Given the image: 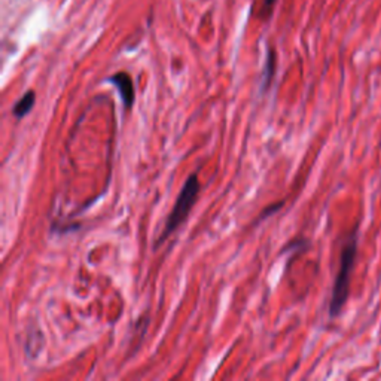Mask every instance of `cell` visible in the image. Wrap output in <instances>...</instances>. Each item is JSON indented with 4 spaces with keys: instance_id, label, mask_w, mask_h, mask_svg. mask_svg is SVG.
Returning a JSON list of instances; mask_svg holds the SVG:
<instances>
[{
    "instance_id": "cell-1",
    "label": "cell",
    "mask_w": 381,
    "mask_h": 381,
    "mask_svg": "<svg viewBox=\"0 0 381 381\" xmlns=\"http://www.w3.org/2000/svg\"><path fill=\"white\" fill-rule=\"evenodd\" d=\"M198 192H200V182H198V176L197 175H190L183 188L180 190L179 197H177L175 207L172 210V213L168 215L167 222H165V226L162 230L160 238L157 240L155 243V247H160L162 243L176 231L177 228L186 220L188 215H189L190 208L194 207L195 201H197V197H198Z\"/></svg>"
},
{
    "instance_id": "cell-2",
    "label": "cell",
    "mask_w": 381,
    "mask_h": 381,
    "mask_svg": "<svg viewBox=\"0 0 381 381\" xmlns=\"http://www.w3.org/2000/svg\"><path fill=\"white\" fill-rule=\"evenodd\" d=\"M356 258V237H350L347 244L342 247L341 252V259H339V271L337 274V279L334 283L332 289V298L329 304V314L335 317L339 314L341 308L344 307L349 292H350V277H352V270Z\"/></svg>"
},
{
    "instance_id": "cell-3",
    "label": "cell",
    "mask_w": 381,
    "mask_h": 381,
    "mask_svg": "<svg viewBox=\"0 0 381 381\" xmlns=\"http://www.w3.org/2000/svg\"><path fill=\"white\" fill-rule=\"evenodd\" d=\"M109 82L113 84L119 91L122 104L125 106V109H131L134 106V100H136V91H134V84H132L131 76L125 72H118V73L112 74L109 78Z\"/></svg>"
},
{
    "instance_id": "cell-4",
    "label": "cell",
    "mask_w": 381,
    "mask_h": 381,
    "mask_svg": "<svg viewBox=\"0 0 381 381\" xmlns=\"http://www.w3.org/2000/svg\"><path fill=\"white\" fill-rule=\"evenodd\" d=\"M34 102H36V94L34 91H27L18 102L14 104V109H12V113H14L15 118L21 119L26 115H29L34 106Z\"/></svg>"
},
{
    "instance_id": "cell-5",
    "label": "cell",
    "mask_w": 381,
    "mask_h": 381,
    "mask_svg": "<svg viewBox=\"0 0 381 381\" xmlns=\"http://www.w3.org/2000/svg\"><path fill=\"white\" fill-rule=\"evenodd\" d=\"M276 73V55L273 51H270L268 59H266V64H265L264 70V87H270V82L273 79V76Z\"/></svg>"
},
{
    "instance_id": "cell-6",
    "label": "cell",
    "mask_w": 381,
    "mask_h": 381,
    "mask_svg": "<svg viewBox=\"0 0 381 381\" xmlns=\"http://www.w3.org/2000/svg\"><path fill=\"white\" fill-rule=\"evenodd\" d=\"M281 205H283V203H279V204H276V205H274V204L270 205V207H268L266 210H264V212L261 213V219H264V218H266V216H268V215H271V213H276V212L279 210Z\"/></svg>"
},
{
    "instance_id": "cell-7",
    "label": "cell",
    "mask_w": 381,
    "mask_h": 381,
    "mask_svg": "<svg viewBox=\"0 0 381 381\" xmlns=\"http://www.w3.org/2000/svg\"><path fill=\"white\" fill-rule=\"evenodd\" d=\"M276 0H264V6L265 8H271V5L274 3Z\"/></svg>"
}]
</instances>
